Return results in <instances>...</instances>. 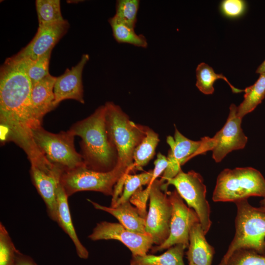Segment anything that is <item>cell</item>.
Listing matches in <instances>:
<instances>
[{
  "label": "cell",
  "mask_w": 265,
  "mask_h": 265,
  "mask_svg": "<svg viewBox=\"0 0 265 265\" xmlns=\"http://www.w3.org/2000/svg\"><path fill=\"white\" fill-rule=\"evenodd\" d=\"M262 209H263V210L265 211V208H263V207H260Z\"/></svg>",
  "instance_id": "8d00e7d4"
},
{
  "label": "cell",
  "mask_w": 265,
  "mask_h": 265,
  "mask_svg": "<svg viewBox=\"0 0 265 265\" xmlns=\"http://www.w3.org/2000/svg\"><path fill=\"white\" fill-rule=\"evenodd\" d=\"M235 204V234L221 261L226 260L239 248L251 249L260 254L265 252V211L252 206L247 199Z\"/></svg>",
  "instance_id": "277c9868"
},
{
  "label": "cell",
  "mask_w": 265,
  "mask_h": 265,
  "mask_svg": "<svg viewBox=\"0 0 265 265\" xmlns=\"http://www.w3.org/2000/svg\"><path fill=\"white\" fill-rule=\"evenodd\" d=\"M139 2L138 0H117L114 16L120 22L134 29Z\"/></svg>",
  "instance_id": "83f0119b"
},
{
  "label": "cell",
  "mask_w": 265,
  "mask_h": 265,
  "mask_svg": "<svg viewBox=\"0 0 265 265\" xmlns=\"http://www.w3.org/2000/svg\"><path fill=\"white\" fill-rule=\"evenodd\" d=\"M13 265H38L29 256L20 251L17 254Z\"/></svg>",
  "instance_id": "836d02e7"
},
{
  "label": "cell",
  "mask_w": 265,
  "mask_h": 265,
  "mask_svg": "<svg viewBox=\"0 0 265 265\" xmlns=\"http://www.w3.org/2000/svg\"><path fill=\"white\" fill-rule=\"evenodd\" d=\"M113 36L119 43H128L134 46L146 48L148 43L145 36L137 34L134 29L119 21L114 16L108 19Z\"/></svg>",
  "instance_id": "cb8c5ba5"
},
{
  "label": "cell",
  "mask_w": 265,
  "mask_h": 265,
  "mask_svg": "<svg viewBox=\"0 0 265 265\" xmlns=\"http://www.w3.org/2000/svg\"><path fill=\"white\" fill-rule=\"evenodd\" d=\"M196 86L204 94L209 95L213 93L214 83L218 79L225 80L233 93H238L244 92V90L234 87L224 76L222 74H216L212 67L204 62L201 63L197 66L196 69Z\"/></svg>",
  "instance_id": "603a6c76"
},
{
  "label": "cell",
  "mask_w": 265,
  "mask_h": 265,
  "mask_svg": "<svg viewBox=\"0 0 265 265\" xmlns=\"http://www.w3.org/2000/svg\"><path fill=\"white\" fill-rule=\"evenodd\" d=\"M242 119L237 115V106L231 104L227 121L224 126L211 138H202L205 152L212 151V157L216 162H220L229 153L243 149L247 137L241 127Z\"/></svg>",
  "instance_id": "9c48e42d"
},
{
  "label": "cell",
  "mask_w": 265,
  "mask_h": 265,
  "mask_svg": "<svg viewBox=\"0 0 265 265\" xmlns=\"http://www.w3.org/2000/svg\"><path fill=\"white\" fill-rule=\"evenodd\" d=\"M39 26L64 21L59 0H36L35 1Z\"/></svg>",
  "instance_id": "d4e9b609"
},
{
  "label": "cell",
  "mask_w": 265,
  "mask_h": 265,
  "mask_svg": "<svg viewBox=\"0 0 265 265\" xmlns=\"http://www.w3.org/2000/svg\"><path fill=\"white\" fill-rule=\"evenodd\" d=\"M52 51L35 60L27 59V74L32 86L50 75L49 64Z\"/></svg>",
  "instance_id": "f1b7e54d"
},
{
  "label": "cell",
  "mask_w": 265,
  "mask_h": 265,
  "mask_svg": "<svg viewBox=\"0 0 265 265\" xmlns=\"http://www.w3.org/2000/svg\"><path fill=\"white\" fill-rule=\"evenodd\" d=\"M244 99L237 106V115L241 119L254 110L265 98V73L260 74L257 81L244 89Z\"/></svg>",
  "instance_id": "44dd1931"
},
{
  "label": "cell",
  "mask_w": 265,
  "mask_h": 265,
  "mask_svg": "<svg viewBox=\"0 0 265 265\" xmlns=\"http://www.w3.org/2000/svg\"><path fill=\"white\" fill-rule=\"evenodd\" d=\"M69 27L66 20L38 26L37 32L31 41L17 54L31 60H35L52 49L66 34Z\"/></svg>",
  "instance_id": "4fadbf2b"
},
{
  "label": "cell",
  "mask_w": 265,
  "mask_h": 265,
  "mask_svg": "<svg viewBox=\"0 0 265 265\" xmlns=\"http://www.w3.org/2000/svg\"><path fill=\"white\" fill-rule=\"evenodd\" d=\"M34 140L47 160L62 173L85 165L74 146V135L69 131L53 133L39 126L32 130Z\"/></svg>",
  "instance_id": "5b68a950"
},
{
  "label": "cell",
  "mask_w": 265,
  "mask_h": 265,
  "mask_svg": "<svg viewBox=\"0 0 265 265\" xmlns=\"http://www.w3.org/2000/svg\"><path fill=\"white\" fill-rule=\"evenodd\" d=\"M104 106L106 129L117 152V164L132 172L134 151L149 128L131 121L121 108L112 102Z\"/></svg>",
  "instance_id": "7a4b0ae2"
},
{
  "label": "cell",
  "mask_w": 265,
  "mask_h": 265,
  "mask_svg": "<svg viewBox=\"0 0 265 265\" xmlns=\"http://www.w3.org/2000/svg\"><path fill=\"white\" fill-rule=\"evenodd\" d=\"M170 146L167 157L168 166L159 180L161 186L175 177L181 170V166L194 156L203 154V141L190 140L175 128L174 137H167Z\"/></svg>",
  "instance_id": "7c38bea8"
},
{
  "label": "cell",
  "mask_w": 265,
  "mask_h": 265,
  "mask_svg": "<svg viewBox=\"0 0 265 265\" xmlns=\"http://www.w3.org/2000/svg\"><path fill=\"white\" fill-rule=\"evenodd\" d=\"M257 74H261L265 73V59L263 63L258 67L256 71Z\"/></svg>",
  "instance_id": "e575fe53"
},
{
  "label": "cell",
  "mask_w": 265,
  "mask_h": 265,
  "mask_svg": "<svg viewBox=\"0 0 265 265\" xmlns=\"http://www.w3.org/2000/svg\"><path fill=\"white\" fill-rule=\"evenodd\" d=\"M130 173L118 164L112 170L107 172L96 171L84 165L63 172L59 182L68 197L82 191H98L112 196L118 181L124 179Z\"/></svg>",
  "instance_id": "8992f818"
},
{
  "label": "cell",
  "mask_w": 265,
  "mask_h": 265,
  "mask_svg": "<svg viewBox=\"0 0 265 265\" xmlns=\"http://www.w3.org/2000/svg\"><path fill=\"white\" fill-rule=\"evenodd\" d=\"M167 193L172 206L170 233L163 243L152 248L153 253L168 249L178 244L188 248L190 230L195 223L200 222L196 212L185 204L176 189Z\"/></svg>",
  "instance_id": "30bf717a"
},
{
  "label": "cell",
  "mask_w": 265,
  "mask_h": 265,
  "mask_svg": "<svg viewBox=\"0 0 265 265\" xmlns=\"http://www.w3.org/2000/svg\"><path fill=\"white\" fill-rule=\"evenodd\" d=\"M88 238L92 240L115 239L121 241L131 251L132 256H144L152 248V238L149 234L131 232L120 223L102 221L97 224Z\"/></svg>",
  "instance_id": "8fae6325"
},
{
  "label": "cell",
  "mask_w": 265,
  "mask_h": 265,
  "mask_svg": "<svg viewBox=\"0 0 265 265\" xmlns=\"http://www.w3.org/2000/svg\"><path fill=\"white\" fill-rule=\"evenodd\" d=\"M56 77L50 74L32 86L31 101L34 119L38 126H42L44 116L54 109V85Z\"/></svg>",
  "instance_id": "2e32d148"
},
{
  "label": "cell",
  "mask_w": 265,
  "mask_h": 265,
  "mask_svg": "<svg viewBox=\"0 0 265 265\" xmlns=\"http://www.w3.org/2000/svg\"><path fill=\"white\" fill-rule=\"evenodd\" d=\"M260 205L261 207L265 208V197L260 201Z\"/></svg>",
  "instance_id": "d590c367"
},
{
  "label": "cell",
  "mask_w": 265,
  "mask_h": 265,
  "mask_svg": "<svg viewBox=\"0 0 265 265\" xmlns=\"http://www.w3.org/2000/svg\"><path fill=\"white\" fill-rule=\"evenodd\" d=\"M189 265H193L192 264H189Z\"/></svg>",
  "instance_id": "74e56055"
},
{
  "label": "cell",
  "mask_w": 265,
  "mask_h": 265,
  "mask_svg": "<svg viewBox=\"0 0 265 265\" xmlns=\"http://www.w3.org/2000/svg\"><path fill=\"white\" fill-rule=\"evenodd\" d=\"M87 201L96 209L105 211L114 216L127 230L136 233L148 234L145 230L146 218L132 206L130 201L112 207L101 205L90 199Z\"/></svg>",
  "instance_id": "e0dca14e"
},
{
  "label": "cell",
  "mask_w": 265,
  "mask_h": 265,
  "mask_svg": "<svg viewBox=\"0 0 265 265\" xmlns=\"http://www.w3.org/2000/svg\"><path fill=\"white\" fill-rule=\"evenodd\" d=\"M89 59V55L83 54L77 65L71 69H66L62 75L56 77L53 88L55 107L66 99H73L84 104L82 74Z\"/></svg>",
  "instance_id": "5bb4252c"
},
{
  "label": "cell",
  "mask_w": 265,
  "mask_h": 265,
  "mask_svg": "<svg viewBox=\"0 0 265 265\" xmlns=\"http://www.w3.org/2000/svg\"><path fill=\"white\" fill-rule=\"evenodd\" d=\"M218 265H265V252L260 254L251 249L239 248Z\"/></svg>",
  "instance_id": "4316f807"
},
{
  "label": "cell",
  "mask_w": 265,
  "mask_h": 265,
  "mask_svg": "<svg viewBox=\"0 0 265 265\" xmlns=\"http://www.w3.org/2000/svg\"><path fill=\"white\" fill-rule=\"evenodd\" d=\"M154 168L153 170V175L150 184L151 185L157 178L165 171L168 166L167 157L160 153L157 155V159L154 161Z\"/></svg>",
  "instance_id": "d6a6232c"
},
{
  "label": "cell",
  "mask_w": 265,
  "mask_h": 265,
  "mask_svg": "<svg viewBox=\"0 0 265 265\" xmlns=\"http://www.w3.org/2000/svg\"><path fill=\"white\" fill-rule=\"evenodd\" d=\"M148 186H150V202L145 230L152 238L154 244L159 245L169 237L172 206L167 192L161 190L159 180Z\"/></svg>",
  "instance_id": "ba28073f"
},
{
  "label": "cell",
  "mask_w": 265,
  "mask_h": 265,
  "mask_svg": "<svg viewBox=\"0 0 265 265\" xmlns=\"http://www.w3.org/2000/svg\"><path fill=\"white\" fill-rule=\"evenodd\" d=\"M17 250L3 224L0 223V265H13Z\"/></svg>",
  "instance_id": "f546056e"
},
{
  "label": "cell",
  "mask_w": 265,
  "mask_h": 265,
  "mask_svg": "<svg viewBox=\"0 0 265 265\" xmlns=\"http://www.w3.org/2000/svg\"><path fill=\"white\" fill-rule=\"evenodd\" d=\"M186 247L182 244L175 245L159 256L146 254L132 256L131 265H185L183 257Z\"/></svg>",
  "instance_id": "ffe728a7"
},
{
  "label": "cell",
  "mask_w": 265,
  "mask_h": 265,
  "mask_svg": "<svg viewBox=\"0 0 265 265\" xmlns=\"http://www.w3.org/2000/svg\"><path fill=\"white\" fill-rule=\"evenodd\" d=\"M200 222L192 227L186 252L189 264L194 265H212L215 253L214 248L207 241Z\"/></svg>",
  "instance_id": "ac0fdd59"
},
{
  "label": "cell",
  "mask_w": 265,
  "mask_h": 265,
  "mask_svg": "<svg viewBox=\"0 0 265 265\" xmlns=\"http://www.w3.org/2000/svg\"><path fill=\"white\" fill-rule=\"evenodd\" d=\"M150 186L143 189L141 187L138 188L132 196L129 201L139 211L141 214L146 218L147 212L146 205L148 199H149Z\"/></svg>",
  "instance_id": "1f68e13d"
},
{
  "label": "cell",
  "mask_w": 265,
  "mask_h": 265,
  "mask_svg": "<svg viewBox=\"0 0 265 265\" xmlns=\"http://www.w3.org/2000/svg\"><path fill=\"white\" fill-rule=\"evenodd\" d=\"M159 141V134L149 128L145 136L134 151L132 171L142 170L153 158Z\"/></svg>",
  "instance_id": "7402d4cb"
},
{
  "label": "cell",
  "mask_w": 265,
  "mask_h": 265,
  "mask_svg": "<svg viewBox=\"0 0 265 265\" xmlns=\"http://www.w3.org/2000/svg\"><path fill=\"white\" fill-rule=\"evenodd\" d=\"M152 175L153 170L139 174H127L125 178L122 193L114 207L129 201L132 196L138 188L143 185H148L150 184Z\"/></svg>",
  "instance_id": "484cf974"
},
{
  "label": "cell",
  "mask_w": 265,
  "mask_h": 265,
  "mask_svg": "<svg viewBox=\"0 0 265 265\" xmlns=\"http://www.w3.org/2000/svg\"><path fill=\"white\" fill-rule=\"evenodd\" d=\"M247 8V3L243 0H224L219 5L221 14L230 19L240 18L246 13Z\"/></svg>",
  "instance_id": "4dcf8cb0"
},
{
  "label": "cell",
  "mask_w": 265,
  "mask_h": 265,
  "mask_svg": "<svg viewBox=\"0 0 265 265\" xmlns=\"http://www.w3.org/2000/svg\"><path fill=\"white\" fill-rule=\"evenodd\" d=\"M67 195L62 186L59 183L56 189L57 218L56 222L71 239L76 248L78 256L86 259L89 252L80 240L75 229L69 209Z\"/></svg>",
  "instance_id": "d6986e66"
},
{
  "label": "cell",
  "mask_w": 265,
  "mask_h": 265,
  "mask_svg": "<svg viewBox=\"0 0 265 265\" xmlns=\"http://www.w3.org/2000/svg\"><path fill=\"white\" fill-rule=\"evenodd\" d=\"M169 185L175 187L188 206L196 212L202 229L206 235L212 225L211 209L206 199V186L201 175L193 170L186 173L182 170L175 177L161 185V190L167 192Z\"/></svg>",
  "instance_id": "52a82bcc"
},
{
  "label": "cell",
  "mask_w": 265,
  "mask_h": 265,
  "mask_svg": "<svg viewBox=\"0 0 265 265\" xmlns=\"http://www.w3.org/2000/svg\"><path fill=\"white\" fill-rule=\"evenodd\" d=\"M29 172L33 185L45 203L49 216L56 222V189L61 175L48 173L31 165Z\"/></svg>",
  "instance_id": "9a60e30c"
},
{
  "label": "cell",
  "mask_w": 265,
  "mask_h": 265,
  "mask_svg": "<svg viewBox=\"0 0 265 265\" xmlns=\"http://www.w3.org/2000/svg\"><path fill=\"white\" fill-rule=\"evenodd\" d=\"M251 196L265 197V179L259 171L237 167L219 173L212 194L214 202L236 203Z\"/></svg>",
  "instance_id": "3957f363"
},
{
  "label": "cell",
  "mask_w": 265,
  "mask_h": 265,
  "mask_svg": "<svg viewBox=\"0 0 265 265\" xmlns=\"http://www.w3.org/2000/svg\"><path fill=\"white\" fill-rule=\"evenodd\" d=\"M81 138V155L85 165L98 172L112 170L118 163V154L106 129L105 107L101 106L87 118L73 124L69 130Z\"/></svg>",
  "instance_id": "6da1fadb"
}]
</instances>
